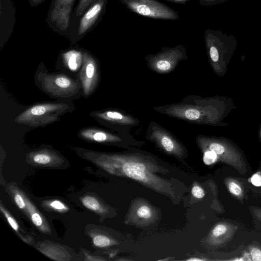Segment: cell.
I'll return each instance as SVG.
<instances>
[{
    "mask_svg": "<svg viewBox=\"0 0 261 261\" xmlns=\"http://www.w3.org/2000/svg\"><path fill=\"white\" fill-rule=\"evenodd\" d=\"M93 117L100 123L119 133H129L140 123V121L132 114L117 108L96 112L93 113Z\"/></svg>",
    "mask_w": 261,
    "mask_h": 261,
    "instance_id": "12",
    "label": "cell"
},
{
    "mask_svg": "<svg viewBox=\"0 0 261 261\" xmlns=\"http://www.w3.org/2000/svg\"><path fill=\"white\" fill-rule=\"evenodd\" d=\"M14 199L16 204L20 208H23L25 207L24 202L20 195L16 194L15 196Z\"/></svg>",
    "mask_w": 261,
    "mask_h": 261,
    "instance_id": "30",
    "label": "cell"
},
{
    "mask_svg": "<svg viewBox=\"0 0 261 261\" xmlns=\"http://www.w3.org/2000/svg\"><path fill=\"white\" fill-rule=\"evenodd\" d=\"M166 1L171 2V3H172L185 5L187 2H189L191 0H166Z\"/></svg>",
    "mask_w": 261,
    "mask_h": 261,
    "instance_id": "32",
    "label": "cell"
},
{
    "mask_svg": "<svg viewBox=\"0 0 261 261\" xmlns=\"http://www.w3.org/2000/svg\"><path fill=\"white\" fill-rule=\"evenodd\" d=\"M105 165L109 171L130 178L178 204L188 191L187 186L177 179H167L157 173L168 175L169 170L153 154L139 147L103 155Z\"/></svg>",
    "mask_w": 261,
    "mask_h": 261,
    "instance_id": "1",
    "label": "cell"
},
{
    "mask_svg": "<svg viewBox=\"0 0 261 261\" xmlns=\"http://www.w3.org/2000/svg\"><path fill=\"white\" fill-rule=\"evenodd\" d=\"M237 229V227L230 223H218L210 231L206 242L212 246L222 245L233 237Z\"/></svg>",
    "mask_w": 261,
    "mask_h": 261,
    "instance_id": "16",
    "label": "cell"
},
{
    "mask_svg": "<svg viewBox=\"0 0 261 261\" xmlns=\"http://www.w3.org/2000/svg\"><path fill=\"white\" fill-rule=\"evenodd\" d=\"M31 219L33 223L37 226H39L42 224V220L39 214L37 213L32 215Z\"/></svg>",
    "mask_w": 261,
    "mask_h": 261,
    "instance_id": "29",
    "label": "cell"
},
{
    "mask_svg": "<svg viewBox=\"0 0 261 261\" xmlns=\"http://www.w3.org/2000/svg\"><path fill=\"white\" fill-rule=\"evenodd\" d=\"M82 203L87 208L96 211L100 208V204L98 201L94 198L90 196H86L83 198Z\"/></svg>",
    "mask_w": 261,
    "mask_h": 261,
    "instance_id": "19",
    "label": "cell"
},
{
    "mask_svg": "<svg viewBox=\"0 0 261 261\" xmlns=\"http://www.w3.org/2000/svg\"><path fill=\"white\" fill-rule=\"evenodd\" d=\"M34 162L40 164H46L51 161L50 156L47 153H38L33 157Z\"/></svg>",
    "mask_w": 261,
    "mask_h": 261,
    "instance_id": "24",
    "label": "cell"
},
{
    "mask_svg": "<svg viewBox=\"0 0 261 261\" xmlns=\"http://www.w3.org/2000/svg\"><path fill=\"white\" fill-rule=\"evenodd\" d=\"M94 244L99 247H106L111 245L113 241L108 237L103 235H97L93 239Z\"/></svg>",
    "mask_w": 261,
    "mask_h": 261,
    "instance_id": "20",
    "label": "cell"
},
{
    "mask_svg": "<svg viewBox=\"0 0 261 261\" xmlns=\"http://www.w3.org/2000/svg\"><path fill=\"white\" fill-rule=\"evenodd\" d=\"M38 83L42 89L54 97L67 98L75 95L80 89L79 83L67 75L38 73Z\"/></svg>",
    "mask_w": 261,
    "mask_h": 261,
    "instance_id": "9",
    "label": "cell"
},
{
    "mask_svg": "<svg viewBox=\"0 0 261 261\" xmlns=\"http://www.w3.org/2000/svg\"><path fill=\"white\" fill-rule=\"evenodd\" d=\"M98 63L88 53L83 52V62L79 76L85 96H90L98 86L99 81Z\"/></svg>",
    "mask_w": 261,
    "mask_h": 261,
    "instance_id": "13",
    "label": "cell"
},
{
    "mask_svg": "<svg viewBox=\"0 0 261 261\" xmlns=\"http://www.w3.org/2000/svg\"><path fill=\"white\" fill-rule=\"evenodd\" d=\"M145 138L165 154L186 164L188 151L185 145L171 132L155 121L149 122Z\"/></svg>",
    "mask_w": 261,
    "mask_h": 261,
    "instance_id": "6",
    "label": "cell"
},
{
    "mask_svg": "<svg viewBox=\"0 0 261 261\" xmlns=\"http://www.w3.org/2000/svg\"><path fill=\"white\" fill-rule=\"evenodd\" d=\"M195 142L201 151L212 150L217 154V161L228 165L241 174L247 173L246 165L241 153L224 139L198 134Z\"/></svg>",
    "mask_w": 261,
    "mask_h": 261,
    "instance_id": "5",
    "label": "cell"
},
{
    "mask_svg": "<svg viewBox=\"0 0 261 261\" xmlns=\"http://www.w3.org/2000/svg\"><path fill=\"white\" fill-rule=\"evenodd\" d=\"M130 11L144 17L166 20L179 19L178 12L156 0H120Z\"/></svg>",
    "mask_w": 261,
    "mask_h": 261,
    "instance_id": "11",
    "label": "cell"
},
{
    "mask_svg": "<svg viewBox=\"0 0 261 261\" xmlns=\"http://www.w3.org/2000/svg\"><path fill=\"white\" fill-rule=\"evenodd\" d=\"M33 4H38L43 0H30Z\"/></svg>",
    "mask_w": 261,
    "mask_h": 261,
    "instance_id": "33",
    "label": "cell"
},
{
    "mask_svg": "<svg viewBox=\"0 0 261 261\" xmlns=\"http://www.w3.org/2000/svg\"><path fill=\"white\" fill-rule=\"evenodd\" d=\"M229 0H199L200 5L210 6L223 4Z\"/></svg>",
    "mask_w": 261,
    "mask_h": 261,
    "instance_id": "26",
    "label": "cell"
},
{
    "mask_svg": "<svg viewBox=\"0 0 261 261\" xmlns=\"http://www.w3.org/2000/svg\"><path fill=\"white\" fill-rule=\"evenodd\" d=\"M108 0H94L82 15L79 22L77 35L82 36L93 26L106 8Z\"/></svg>",
    "mask_w": 261,
    "mask_h": 261,
    "instance_id": "14",
    "label": "cell"
},
{
    "mask_svg": "<svg viewBox=\"0 0 261 261\" xmlns=\"http://www.w3.org/2000/svg\"><path fill=\"white\" fill-rule=\"evenodd\" d=\"M94 0H80L76 8L75 16L80 17L86 10L91 5Z\"/></svg>",
    "mask_w": 261,
    "mask_h": 261,
    "instance_id": "22",
    "label": "cell"
},
{
    "mask_svg": "<svg viewBox=\"0 0 261 261\" xmlns=\"http://www.w3.org/2000/svg\"><path fill=\"white\" fill-rule=\"evenodd\" d=\"M69 103L44 102L32 105L19 114L14 121L30 126H45L60 120V116L73 107Z\"/></svg>",
    "mask_w": 261,
    "mask_h": 261,
    "instance_id": "4",
    "label": "cell"
},
{
    "mask_svg": "<svg viewBox=\"0 0 261 261\" xmlns=\"http://www.w3.org/2000/svg\"><path fill=\"white\" fill-rule=\"evenodd\" d=\"M63 61L71 71H76L83 64V53L76 50H70L63 54Z\"/></svg>",
    "mask_w": 261,
    "mask_h": 261,
    "instance_id": "17",
    "label": "cell"
},
{
    "mask_svg": "<svg viewBox=\"0 0 261 261\" xmlns=\"http://www.w3.org/2000/svg\"><path fill=\"white\" fill-rule=\"evenodd\" d=\"M79 135L88 140L115 145L125 149L141 147L145 144L144 141L135 139L129 133H119L96 128H84Z\"/></svg>",
    "mask_w": 261,
    "mask_h": 261,
    "instance_id": "10",
    "label": "cell"
},
{
    "mask_svg": "<svg viewBox=\"0 0 261 261\" xmlns=\"http://www.w3.org/2000/svg\"><path fill=\"white\" fill-rule=\"evenodd\" d=\"M188 59L186 48L182 44L174 47H162V50L144 57L147 68L161 75L173 71L182 61Z\"/></svg>",
    "mask_w": 261,
    "mask_h": 261,
    "instance_id": "7",
    "label": "cell"
},
{
    "mask_svg": "<svg viewBox=\"0 0 261 261\" xmlns=\"http://www.w3.org/2000/svg\"><path fill=\"white\" fill-rule=\"evenodd\" d=\"M50 206L58 210H64L66 208L64 205L58 200H55L53 201L50 204Z\"/></svg>",
    "mask_w": 261,
    "mask_h": 261,
    "instance_id": "31",
    "label": "cell"
},
{
    "mask_svg": "<svg viewBox=\"0 0 261 261\" xmlns=\"http://www.w3.org/2000/svg\"><path fill=\"white\" fill-rule=\"evenodd\" d=\"M250 255L252 260L261 261V246L253 245L249 247Z\"/></svg>",
    "mask_w": 261,
    "mask_h": 261,
    "instance_id": "23",
    "label": "cell"
},
{
    "mask_svg": "<svg viewBox=\"0 0 261 261\" xmlns=\"http://www.w3.org/2000/svg\"><path fill=\"white\" fill-rule=\"evenodd\" d=\"M225 184L229 191L234 196L241 199L243 196V192L240 184L233 179H228L225 180Z\"/></svg>",
    "mask_w": 261,
    "mask_h": 261,
    "instance_id": "18",
    "label": "cell"
},
{
    "mask_svg": "<svg viewBox=\"0 0 261 261\" xmlns=\"http://www.w3.org/2000/svg\"><path fill=\"white\" fill-rule=\"evenodd\" d=\"M204 38L209 63L214 72L219 74L221 65H223L226 57H230L237 46L236 38L220 30L208 29L204 31Z\"/></svg>",
    "mask_w": 261,
    "mask_h": 261,
    "instance_id": "3",
    "label": "cell"
},
{
    "mask_svg": "<svg viewBox=\"0 0 261 261\" xmlns=\"http://www.w3.org/2000/svg\"><path fill=\"white\" fill-rule=\"evenodd\" d=\"M191 194L195 198L202 199L205 196L203 189L197 184H193L191 189Z\"/></svg>",
    "mask_w": 261,
    "mask_h": 261,
    "instance_id": "25",
    "label": "cell"
},
{
    "mask_svg": "<svg viewBox=\"0 0 261 261\" xmlns=\"http://www.w3.org/2000/svg\"><path fill=\"white\" fill-rule=\"evenodd\" d=\"M2 211L4 213L5 215L6 216V217L7 219V220L11 227L15 230L17 231L18 229V225L17 223H16V221L11 217L5 211L3 210L2 207H1Z\"/></svg>",
    "mask_w": 261,
    "mask_h": 261,
    "instance_id": "27",
    "label": "cell"
},
{
    "mask_svg": "<svg viewBox=\"0 0 261 261\" xmlns=\"http://www.w3.org/2000/svg\"><path fill=\"white\" fill-rule=\"evenodd\" d=\"M160 210L147 200L137 197L132 200L128 208L124 223L138 227H146L160 221Z\"/></svg>",
    "mask_w": 261,
    "mask_h": 261,
    "instance_id": "8",
    "label": "cell"
},
{
    "mask_svg": "<svg viewBox=\"0 0 261 261\" xmlns=\"http://www.w3.org/2000/svg\"><path fill=\"white\" fill-rule=\"evenodd\" d=\"M203 153V161L206 165H210L217 162V155L212 150H205L201 151Z\"/></svg>",
    "mask_w": 261,
    "mask_h": 261,
    "instance_id": "21",
    "label": "cell"
},
{
    "mask_svg": "<svg viewBox=\"0 0 261 261\" xmlns=\"http://www.w3.org/2000/svg\"><path fill=\"white\" fill-rule=\"evenodd\" d=\"M75 0H55L50 17L57 27L64 30L69 27L70 13Z\"/></svg>",
    "mask_w": 261,
    "mask_h": 261,
    "instance_id": "15",
    "label": "cell"
},
{
    "mask_svg": "<svg viewBox=\"0 0 261 261\" xmlns=\"http://www.w3.org/2000/svg\"><path fill=\"white\" fill-rule=\"evenodd\" d=\"M250 180L253 185L257 187L261 186V175L258 173L254 174Z\"/></svg>",
    "mask_w": 261,
    "mask_h": 261,
    "instance_id": "28",
    "label": "cell"
},
{
    "mask_svg": "<svg viewBox=\"0 0 261 261\" xmlns=\"http://www.w3.org/2000/svg\"><path fill=\"white\" fill-rule=\"evenodd\" d=\"M222 100L218 96L189 95L179 102L155 106V111L195 124L219 125L223 115Z\"/></svg>",
    "mask_w": 261,
    "mask_h": 261,
    "instance_id": "2",
    "label": "cell"
}]
</instances>
